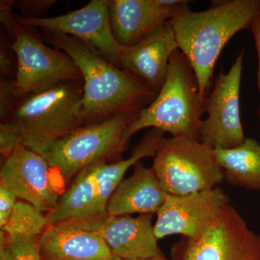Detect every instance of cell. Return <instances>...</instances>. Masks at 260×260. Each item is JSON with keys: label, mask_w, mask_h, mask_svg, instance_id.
Returning <instances> with one entry per match:
<instances>
[{"label": "cell", "mask_w": 260, "mask_h": 260, "mask_svg": "<svg viewBox=\"0 0 260 260\" xmlns=\"http://www.w3.org/2000/svg\"><path fill=\"white\" fill-rule=\"evenodd\" d=\"M113 260H174L171 258V259H169V258L166 257L165 256H160V257H155V258H150V259H121V258L116 257V256H114L113 258Z\"/></svg>", "instance_id": "29"}, {"label": "cell", "mask_w": 260, "mask_h": 260, "mask_svg": "<svg viewBox=\"0 0 260 260\" xmlns=\"http://www.w3.org/2000/svg\"><path fill=\"white\" fill-rule=\"evenodd\" d=\"M83 83L66 82L19 98L0 124V153L18 145L44 155L59 140L85 126Z\"/></svg>", "instance_id": "1"}, {"label": "cell", "mask_w": 260, "mask_h": 260, "mask_svg": "<svg viewBox=\"0 0 260 260\" xmlns=\"http://www.w3.org/2000/svg\"><path fill=\"white\" fill-rule=\"evenodd\" d=\"M243 58L244 51L227 73L221 70L207 99L205 112L208 116L202 121L200 140L214 150L237 148L246 138L239 102Z\"/></svg>", "instance_id": "9"}, {"label": "cell", "mask_w": 260, "mask_h": 260, "mask_svg": "<svg viewBox=\"0 0 260 260\" xmlns=\"http://www.w3.org/2000/svg\"><path fill=\"white\" fill-rule=\"evenodd\" d=\"M205 108L194 70L186 56L177 49L169 59L167 78L158 95L126 128L123 139L127 143L135 133L151 127L172 137L200 140Z\"/></svg>", "instance_id": "4"}, {"label": "cell", "mask_w": 260, "mask_h": 260, "mask_svg": "<svg viewBox=\"0 0 260 260\" xmlns=\"http://www.w3.org/2000/svg\"><path fill=\"white\" fill-rule=\"evenodd\" d=\"M1 185L46 214L57 205L64 191L44 155L18 145L5 158Z\"/></svg>", "instance_id": "12"}, {"label": "cell", "mask_w": 260, "mask_h": 260, "mask_svg": "<svg viewBox=\"0 0 260 260\" xmlns=\"http://www.w3.org/2000/svg\"><path fill=\"white\" fill-rule=\"evenodd\" d=\"M224 180L232 186L260 191V145L246 138L237 148L215 150Z\"/></svg>", "instance_id": "20"}, {"label": "cell", "mask_w": 260, "mask_h": 260, "mask_svg": "<svg viewBox=\"0 0 260 260\" xmlns=\"http://www.w3.org/2000/svg\"><path fill=\"white\" fill-rule=\"evenodd\" d=\"M259 9L260 0H230L205 11L189 8L169 20L179 50L194 70L205 104L220 53L236 34L250 28Z\"/></svg>", "instance_id": "3"}, {"label": "cell", "mask_w": 260, "mask_h": 260, "mask_svg": "<svg viewBox=\"0 0 260 260\" xmlns=\"http://www.w3.org/2000/svg\"><path fill=\"white\" fill-rule=\"evenodd\" d=\"M17 197L6 186L0 184V229L9 220L17 203Z\"/></svg>", "instance_id": "25"}, {"label": "cell", "mask_w": 260, "mask_h": 260, "mask_svg": "<svg viewBox=\"0 0 260 260\" xmlns=\"http://www.w3.org/2000/svg\"><path fill=\"white\" fill-rule=\"evenodd\" d=\"M103 162L85 168L78 173L61 195L57 205L46 214L48 225L88 220L98 192L97 176Z\"/></svg>", "instance_id": "18"}, {"label": "cell", "mask_w": 260, "mask_h": 260, "mask_svg": "<svg viewBox=\"0 0 260 260\" xmlns=\"http://www.w3.org/2000/svg\"><path fill=\"white\" fill-rule=\"evenodd\" d=\"M164 132L154 129L145 133L133 150L131 156L124 160L108 164L103 162L97 176L98 192L94 203L91 215L88 219L102 218L107 216V206L119 183L124 179L126 171L140 162L141 159L152 157L156 153L159 141L164 135Z\"/></svg>", "instance_id": "19"}, {"label": "cell", "mask_w": 260, "mask_h": 260, "mask_svg": "<svg viewBox=\"0 0 260 260\" xmlns=\"http://www.w3.org/2000/svg\"><path fill=\"white\" fill-rule=\"evenodd\" d=\"M251 34L254 37V42H255V47L258 56V72H257V81L258 88H259V93L260 96V9L256 14L255 18L253 20L251 25ZM260 116V107L259 111Z\"/></svg>", "instance_id": "26"}, {"label": "cell", "mask_w": 260, "mask_h": 260, "mask_svg": "<svg viewBox=\"0 0 260 260\" xmlns=\"http://www.w3.org/2000/svg\"><path fill=\"white\" fill-rule=\"evenodd\" d=\"M17 23L26 27L76 38L95 48L112 64L119 67L124 47L113 34L109 18V0H92L80 9L52 18H27L14 15Z\"/></svg>", "instance_id": "11"}, {"label": "cell", "mask_w": 260, "mask_h": 260, "mask_svg": "<svg viewBox=\"0 0 260 260\" xmlns=\"http://www.w3.org/2000/svg\"><path fill=\"white\" fill-rule=\"evenodd\" d=\"M230 198L220 186L184 195L166 193L157 213L154 233L157 239L179 235L195 239L203 235L229 206Z\"/></svg>", "instance_id": "10"}, {"label": "cell", "mask_w": 260, "mask_h": 260, "mask_svg": "<svg viewBox=\"0 0 260 260\" xmlns=\"http://www.w3.org/2000/svg\"><path fill=\"white\" fill-rule=\"evenodd\" d=\"M56 3L55 0H17L13 1V5L20 10L22 16L39 18H43Z\"/></svg>", "instance_id": "23"}, {"label": "cell", "mask_w": 260, "mask_h": 260, "mask_svg": "<svg viewBox=\"0 0 260 260\" xmlns=\"http://www.w3.org/2000/svg\"><path fill=\"white\" fill-rule=\"evenodd\" d=\"M39 237L8 240L7 243L13 260H42Z\"/></svg>", "instance_id": "22"}, {"label": "cell", "mask_w": 260, "mask_h": 260, "mask_svg": "<svg viewBox=\"0 0 260 260\" xmlns=\"http://www.w3.org/2000/svg\"><path fill=\"white\" fill-rule=\"evenodd\" d=\"M42 31L48 42L66 53L79 68L83 80L85 125L123 113L140 112L158 95L87 43L70 36Z\"/></svg>", "instance_id": "2"}, {"label": "cell", "mask_w": 260, "mask_h": 260, "mask_svg": "<svg viewBox=\"0 0 260 260\" xmlns=\"http://www.w3.org/2000/svg\"><path fill=\"white\" fill-rule=\"evenodd\" d=\"M17 98L15 92L14 81L2 78L0 83V117L4 119L13 109Z\"/></svg>", "instance_id": "24"}, {"label": "cell", "mask_w": 260, "mask_h": 260, "mask_svg": "<svg viewBox=\"0 0 260 260\" xmlns=\"http://www.w3.org/2000/svg\"><path fill=\"white\" fill-rule=\"evenodd\" d=\"M0 260H13L7 244L0 246Z\"/></svg>", "instance_id": "28"}, {"label": "cell", "mask_w": 260, "mask_h": 260, "mask_svg": "<svg viewBox=\"0 0 260 260\" xmlns=\"http://www.w3.org/2000/svg\"><path fill=\"white\" fill-rule=\"evenodd\" d=\"M42 260H113L110 248L96 231L80 221L49 225L39 237Z\"/></svg>", "instance_id": "16"}, {"label": "cell", "mask_w": 260, "mask_h": 260, "mask_svg": "<svg viewBox=\"0 0 260 260\" xmlns=\"http://www.w3.org/2000/svg\"><path fill=\"white\" fill-rule=\"evenodd\" d=\"M139 114L123 113L87 124L55 143L44 157L60 186L89 166L120 157L126 145L123 133Z\"/></svg>", "instance_id": "5"}, {"label": "cell", "mask_w": 260, "mask_h": 260, "mask_svg": "<svg viewBox=\"0 0 260 260\" xmlns=\"http://www.w3.org/2000/svg\"><path fill=\"white\" fill-rule=\"evenodd\" d=\"M165 198L153 167H145L140 161L134 166L133 175L123 179L111 196L107 213L111 216L157 213Z\"/></svg>", "instance_id": "17"}, {"label": "cell", "mask_w": 260, "mask_h": 260, "mask_svg": "<svg viewBox=\"0 0 260 260\" xmlns=\"http://www.w3.org/2000/svg\"><path fill=\"white\" fill-rule=\"evenodd\" d=\"M48 226L46 214L25 201H18L9 220L1 231L8 240L38 237Z\"/></svg>", "instance_id": "21"}, {"label": "cell", "mask_w": 260, "mask_h": 260, "mask_svg": "<svg viewBox=\"0 0 260 260\" xmlns=\"http://www.w3.org/2000/svg\"><path fill=\"white\" fill-rule=\"evenodd\" d=\"M171 255L174 260H260V235L229 205L203 235L176 243Z\"/></svg>", "instance_id": "8"}, {"label": "cell", "mask_w": 260, "mask_h": 260, "mask_svg": "<svg viewBox=\"0 0 260 260\" xmlns=\"http://www.w3.org/2000/svg\"><path fill=\"white\" fill-rule=\"evenodd\" d=\"M153 214L111 216L80 220L104 238L113 255L126 259H143L164 256L152 224Z\"/></svg>", "instance_id": "14"}, {"label": "cell", "mask_w": 260, "mask_h": 260, "mask_svg": "<svg viewBox=\"0 0 260 260\" xmlns=\"http://www.w3.org/2000/svg\"><path fill=\"white\" fill-rule=\"evenodd\" d=\"M12 61L10 59L9 50H7L4 42L1 43V52H0V71L2 74L7 77V79L13 80L11 77L13 73H12Z\"/></svg>", "instance_id": "27"}, {"label": "cell", "mask_w": 260, "mask_h": 260, "mask_svg": "<svg viewBox=\"0 0 260 260\" xmlns=\"http://www.w3.org/2000/svg\"><path fill=\"white\" fill-rule=\"evenodd\" d=\"M9 32L13 42L8 46L17 57L14 85L18 99L66 82L83 83L79 68L64 51L49 47L15 19Z\"/></svg>", "instance_id": "7"}, {"label": "cell", "mask_w": 260, "mask_h": 260, "mask_svg": "<svg viewBox=\"0 0 260 260\" xmlns=\"http://www.w3.org/2000/svg\"><path fill=\"white\" fill-rule=\"evenodd\" d=\"M188 3L182 0H109L113 34L123 47L134 45L189 9Z\"/></svg>", "instance_id": "13"}, {"label": "cell", "mask_w": 260, "mask_h": 260, "mask_svg": "<svg viewBox=\"0 0 260 260\" xmlns=\"http://www.w3.org/2000/svg\"><path fill=\"white\" fill-rule=\"evenodd\" d=\"M153 169L167 194L184 195L213 189L224 181L215 150L186 137H162Z\"/></svg>", "instance_id": "6"}, {"label": "cell", "mask_w": 260, "mask_h": 260, "mask_svg": "<svg viewBox=\"0 0 260 260\" xmlns=\"http://www.w3.org/2000/svg\"><path fill=\"white\" fill-rule=\"evenodd\" d=\"M177 49L175 34L168 21L134 45L124 48L119 66L158 94L167 78L169 59Z\"/></svg>", "instance_id": "15"}]
</instances>
